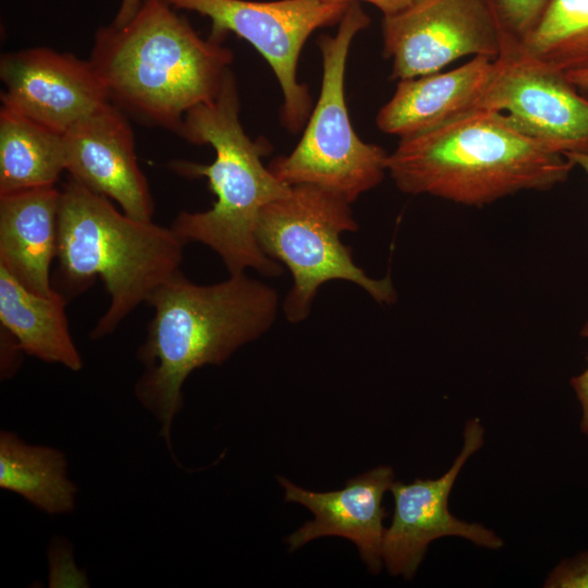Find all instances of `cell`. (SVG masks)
I'll use <instances>...</instances> for the list:
<instances>
[{"label":"cell","mask_w":588,"mask_h":588,"mask_svg":"<svg viewBox=\"0 0 588 588\" xmlns=\"http://www.w3.org/2000/svg\"><path fill=\"white\" fill-rule=\"evenodd\" d=\"M146 304L154 308V317L137 351L145 369L135 395L157 418L160 434L171 446L172 422L182 408L186 378L205 365L223 364L266 333L277 319L279 294L246 273L196 284L180 270Z\"/></svg>","instance_id":"obj_1"},{"label":"cell","mask_w":588,"mask_h":588,"mask_svg":"<svg viewBox=\"0 0 588 588\" xmlns=\"http://www.w3.org/2000/svg\"><path fill=\"white\" fill-rule=\"evenodd\" d=\"M88 60L110 102L176 133L189 110L217 97L233 52L201 38L164 0H144L125 25L96 30Z\"/></svg>","instance_id":"obj_2"},{"label":"cell","mask_w":588,"mask_h":588,"mask_svg":"<svg viewBox=\"0 0 588 588\" xmlns=\"http://www.w3.org/2000/svg\"><path fill=\"white\" fill-rule=\"evenodd\" d=\"M175 134L191 144L212 147L215 159L210 164L176 160L169 167L186 177H206L216 200L205 211L179 212L172 230L185 244L195 242L212 249L229 274L253 269L266 277H279L282 265L264 254L256 225L261 209L285 195L291 185L264 164L261 158L269 145L245 133L231 69L217 97L189 110Z\"/></svg>","instance_id":"obj_3"},{"label":"cell","mask_w":588,"mask_h":588,"mask_svg":"<svg viewBox=\"0 0 588 588\" xmlns=\"http://www.w3.org/2000/svg\"><path fill=\"white\" fill-rule=\"evenodd\" d=\"M574 167L490 110L400 138L388 157V173L401 192L476 207L523 191L550 189Z\"/></svg>","instance_id":"obj_4"},{"label":"cell","mask_w":588,"mask_h":588,"mask_svg":"<svg viewBox=\"0 0 588 588\" xmlns=\"http://www.w3.org/2000/svg\"><path fill=\"white\" fill-rule=\"evenodd\" d=\"M60 189L57 291L72 297L96 277L103 281L110 303L89 334L102 339L180 271L185 243L171 226L132 218L71 177Z\"/></svg>","instance_id":"obj_5"},{"label":"cell","mask_w":588,"mask_h":588,"mask_svg":"<svg viewBox=\"0 0 588 588\" xmlns=\"http://www.w3.org/2000/svg\"><path fill=\"white\" fill-rule=\"evenodd\" d=\"M357 229L351 204L315 185H292L285 195L261 209L256 225L258 245L292 275L282 306L290 322L304 321L318 290L332 280L355 283L379 304L396 301L391 278L369 277L342 243V233Z\"/></svg>","instance_id":"obj_6"},{"label":"cell","mask_w":588,"mask_h":588,"mask_svg":"<svg viewBox=\"0 0 588 588\" xmlns=\"http://www.w3.org/2000/svg\"><path fill=\"white\" fill-rule=\"evenodd\" d=\"M338 24L335 35H321L317 40L322 59L321 89L303 135L291 154L275 158L268 167L291 186L315 185L352 204L382 182L389 154L359 138L345 101L350 47L370 19L358 2H351Z\"/></svg>","instance_id":"obj_7"},{"label":"cell","mask_w":588,"mask_h":588,"mask_svg":"<svg viewBox=\"0 0 588 588\" xmlns=\"http://www.w3.org/2000/svg\"><path fill=\"white\" fill-rule=\"evenodd\" d=\"M211 22L209 37L223 42L229 33L249 42L272 69L283 95L281 122L299 132L311 112L308 87L297 81L303 47L317 29L340 22L350 3L322 0H164Z\"/></svg>","instance_id":"obj_8"},{"label":"cell","mask_w":588,"mask_h":588,"mask_svg":"<svg viewBox=\"0 0 588 588\" xmlns=\"http://www.w3.org/2000/svg\"><path fill=\"white\" fill-rule=\"evenodd\" d=\"M556 70L504 39L476 110L503 113L514 126L549 149L588 151V97Z\"/></svg>","instance_id":"obj_9"},{"label":"cell","mask_w":588,"mask_h":588,"mask_svg":"<svg viewBox=\"0 0 588 588\" xmlns=\"http://www.w3.org/2000/svg\"><path fill=\"white\" fill-rule=\"evenodd\" d=\"M382 39L395 81L439 72L463 57L495 59L504 41L486 0H414L383 16Z\"/></svg>","instance_id":"obj_10"},{"label":"cell","mask_w":588,"mask_h":588,"mask_svg":"<svg viewBox=\"0 0 588 588\" xmlns=\"http://www.w3.org/2000/svg\"><path fill=\"white\" fill-rule=\"evenodd\" d=\"M483 443V428L476 418L464 428L463 448L450 469L437 479L416 478L394 481L391 525L382 542V560L391 575L411 579L422 561L429 543L444 536L463 537L477 546L498 550L503 540L491 529L456 518L448 507L452 487L467 460Z\"/></svg>","instance_id":"obj_11"},{"label":"cell","mask_w":588,"mask_h":588,"mask_svg":"<svg viewBox=\"0 0 588 588\" xmlns=\"http://www.w3.org/2000/svg\"><path fill=\"white\" fill-rule=\"evenodd\" d=\"M0 79L1 107L61 134L109 101L89 60L47 47L2 54Z\"/></svg>","instance_id":"obj_12"},{"label":"cell","mask_w":588,"mask_h":588,"mask_svg":"<svg viewBox=\"0 0 588 588\" xmlns=\"http://www.w3.org/2000/svg\"><path fill=\"white\" fill-rule=\"evenodd\" d=\"M65 171L88 189L150 221L155 203L136 157L127 115L108 101L63 134Z\"/></svg>","instance_id":"obj_13"},{"label":"cell","mask_w":588,"mask_h":588,"mask_svg":"<svg viewBox=\"0 0 588 588\" xmlns=\"http://www.w3.org/2000/svg\"><path fill=\"white\" fill-rule=\"evenodd\" d=\"M279 482L286 502L299 503L315 516L287 537L291 551L316 538L339 536L356 544L372 574L380 572L385 531L383 519L388 516L382 500L394 482L390 466H378L351 478L344 488L328 492L306 490L283 477H279Z\"/></svg>","instance_id":"obj_14"},{"label":"cell","mask_w":588,"mask_h":588,"mask_svg":"<svg viewBox=\"0 0 588 588\" xmlns=\"http://www.w3.org/2000/svg\"><path fill=\"white\" fill-rule=\"evenodd\" d=\"M494 60L477 56L453 70L397 81L394 94L378 111V128L400 139L475 111Z\"/></svg>","instance_id":"obj_15"},{"label":"cell","mask_w":588,"mask_h":588,"mask_svg":"<svg viewBox=\"0 0 588 588\" xmlns=\"http://www.w3.org/2000/svg\"><path fill=\"white\" fill-rule=\"evenodd\" d=\"M60 196L56 185L0 195V266L46 296L57 292L50 268L57 258Z\"/></svg>","instance_id":"obj_16"},{"label":"cell","mask_w":588,"mask_h":588,"mask_svg":"<svg viewBox=\"0 0 588 588\" xmlns=\"http://www.w3.org/2000/svg\"><path fill=\"white\" fill-rule=\"evenodd\" d=\"M66 298L58 291L37 294L0 266V324L29 356L70 370L84 363L72 339L65 311Z\"/></svg>","instance_id":"obj_17"},{"label":"cell","mask_w":588,"mask_h":588,"mask_svg":"<svg viewBox=\"0 0 588 588\" xmlns=\"http://www.w3.org/2000/svg\"><path fill=\"white\" fill-rule=\"evenodd\" d=\"M63 171V134L1 107L0 195L54 186Z\"/></svg>","instance_id":"obj_18"},{"label":"cell","mask_w":588,"mask_h":588,"mask_svg":"<svg viewBox=\"0 0 588 588\" xmlns=\"http://www.w3.org/2000/svg\"><path fill=\"white\" fill-rule=\"evenodd\" d=\"M66 465L64 454L53 448L28 444L13 432L0 433V488L48 514H66L75 506L77 489Z\"/></svg>","instance_id":"obj_19"},{"label":"cell","mask_w":588,"mask_h":588,"mask_svg":"<svg viewBox=\"0 0 588 588\" xmlns=\"http://www.w3.org/2000/svg\"><path fill=\"white\" fill-rule=\"evenodd\" d=\"M518 44L528 56L561 73L588 69V0H548Z\"/></svg>","instance_id":"obj_20"},{"label":"cell","mask_w":588,"mask_h":588,"mask_svg":"<svg viewBox=\"0 0 588 588\" xmlns=\"http://www.w3.org/2000/svg\"><path fill=\"white\" fill-rule=\"evenodd\" d=\"M504 39L520 42L535 26L548 0H486Z\"/></svg>","instance_id":"obj_21"},{"label":"cell","mask_w":588,"mask_h":588,"mask_svg":"<svg viewBox=\"0 0 588 588\" xmlns=\"http://www.w3.org/2000/svg\"><path fill=\"white\" fill-rule=\"evenodd\" d=\"M548 588H588V550L562 560L548 575Z\"/></svg>","instance_id":"obj_22"},{"label":"cell","mask_w":588,"mask_h":588,"mask_svg":"<svg viewBox=\"0 0 588 588\" xmlns=\"http://www.w3.org/2000/svg\"><path fill=\"white\" fill-rule=\"evenodd\" d=\"M1 376L2 378H8L12 376L16 368L19 367V363L21 360V354L24 352L20 347L16 340L13 338L11 333H9L5 329L1 327Z\"/></svg>","instance_id":"obj_23"},{"label":"cell","mask_w":588,"mask_h":588,"mask_svg":"<svg viewBox=\"0 0 588 588\" xmlns=\"http://www.w3.org/2000/svg\"><path fill=\"white\" fill-rule=\"evenodd\" d=\"M581 335L588 338V321L581 328ZM571 385L581 408L580 431L588 437V366L571 380Z\"/></svg>","instance_id":"obj_24"},{"label":"cell","mask_w":588,"mask_h":588,"mask_svg":"<svg viewBox=\"0 0 588 588\" xmlns=\"http://www.w3.org/2000/svg\"><path fill=\"white\" fill-rule=\"evenodd\" d=\"M326 2L351 3L366 1L377 7L383 16L395 14L407 8L414 0H322Z\"/></svg>","instance_id":"obj_25"},{"label":"cell","mask_w":588,"mask_h":588,"mask_svg":"<svg viewBox=\"0 0 588 588\" xmlns=\"http://www.w3.org/2000/svg\"><path fill=\"white\" fill-rule=\"evenodd\" d=\"M143 0H121L117 14L111 22L114 26H123L137 13Z\"/></svg>","instance_id":"obj_26"},{"label":"cell","mask_w":588,"mask_h":588,"mask_svg":"<svg viewBox=\"0 0 588 588\" xmlns=\"http://www.w3.org/2000/svg\"><path fill=\"white\" fill-rule=\"evenodd\" d=\"M565 76L579 90L588 93V69L568 72Z\"/></svg>","instance_id":"obj_27"},{"label":"cell","mask_w":588,"mask_h":588,"mask_svg":"<svg viewBox=\"0 0 588 588\" xmlns=\"http://www.w3.org/2000/svg\"><path fill=\"white\" fill-rule=\"evenodd\" d=\"M565 157H567L574 166H577L581 168L585 173L588 175V151L587 152H569L565 154Z\"/></svg>","instance_id":"obj_28"}]
</instances>
